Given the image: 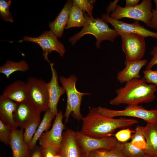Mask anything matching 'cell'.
<instances>
[{"mask_svg": "<svg viewBox=\"0 0 157 157\" xmlns=\"http://www.w3.org/2000/svg\"><path fill=\"white\" fill-rule=\"evenodd\" d=\"M41 113L27 101L17 104L14 114V121L17 127L24 129L31 123L40 118Z\"/></svg>", "mask_w": 157, "mask_h": 157, "instance_id": "13", "label": "cell"}, {"mask_svg": "<svg viewBox=\"0 0 157 157\" xmlns=\"http://www.w3.org/2000/svg\"><path fill=\"white\" fill-rule=\"evenodd\" d=\"M42 147L36 145L31 150L29 157H43Z\"/></svg>", "mask_w": 157, "mask_h": 157, "instance_id": "36", "label": "cell"}, {"mask_svg": "<svg viewBox=\"0 0 157 157\" xmlns=\"http://www.w3.org/2000/svg\"><path fill=\"white\" fill-rule=\"evenodd\" d=\"M73 3L78 6L84 13H86L91 17H92V10L93 4L96 0H74Z\"/></svg>", "mask_w": 157, "mask_h": 157, "instance_id": "31", "label": "cell"}, {"mask_svg": "<svg viewBox=\"0 0 157 157\" xmlns=\"http://www.w3.org/2000/svg\"><path fill=\"white\" fill-rule=\"evenodd\" d=\"M59 80L67 96V105L64 115L65 118V123L68 122L71 114L77 120H81L83 117L80 111V106L82 97L85 95H90V94L81 92L77 90L76 86L77 78L75 75H72L67 78L60 76Z\"/></svg>", "mask_w": 157, "mask_h": 157, "instance_id": "4", "label": "cell"}, {"mask_svg": "<svg viewBox=\"0 0 157 157\" xmlns=\"http://www.w3.org/2000/svg\"><path fill=\"white\" fill-rule=\"evenodd\" d=\"M147 25L151 28L157 30V9H152L151 18Z\"/></svg>", "mask_w": 157, "mask_h": 157, "instance_id": "35", "label": "cell"}, {"mask_svg": "<svg viewBox=\"0 0 157 157\" xmlns=\"http://www.w3.org/2000/svg\"><path fill=\"white\" fill-rule=\"evenodd\" d=\"M17 104L5 97L0 96V119L5 123L17 128L14 119V114Z\"/></svg>", "mask_w": 157, "mask_h": 157, "instance_id": "21", "label": "cell"}, {"mask_svg": "<svg viewBox=\"0 0 157 157\" xmlns=\"http://www.w3.org/2000/svg\"><path fill=\"white\" fill-rule=\"evenodd\" d=\"M22 40L38 44L42 49L44 59L49 63H51L48 56L52 51H56L61 57L64 56L66 52L64 44L58 40L57 37L51 30L44 31L38 37L24 36Z\"/></svg>", "mask_w": 157, "mask_h": 157, "instance_id": "10", "label": "cell"}, {"mask_svg": "<svg viewBox=\"0 0 157 157\" xmlns=\"http://www.w3.org/2000/svg\"><path fill=\"white\" fill-rule=\"evenodd\" d=\"M77 142L83 153L85 157H88L91 151L99 149H110L119 146L121 142L115 137L111 136L98 138L92 137L82 133L76 132Z\"/></svg>", "mask_w": 157, "mask_h": 157, "instance_id": "9", "label": "cell"}, {"mask_svg": "<svg viewBox=\"0 0 157 157\" xmlns=\"http://www.w3.org/2000/svg\"><path fill=\"white\" fill-rule=\"evenodd\" d=\"M119 1V0H116L113 2H110L109 6L106 8V14L109 15L111 12L113 13L115 11L117 5V3Z\"/></svg>", "mask_w": 157, "mask_h": 157, "instance_id": "38", "label": "cell"}, {"mask_svg": "<svg viewBox=\"0 0 157 157\" xmlns=\"http://www.w3.org/2000/svg\"><path fill=\"white\" fill-rule=\"evenodd\" d=\"M144 127L138 126L136 127L134 133L131 138V142L138 148L144 150L146 147L145 138L143 133Z\"/></svg>", "mask_w": 157, "mask_h": 157, "instance_id": "27", "label": "cell"}, {"mask_svg": "<svg viewBox=\"0 0 157 157\" xmlns=\"http://www.w3.org/2000/svg\"><path fill=\"white\" fill-rule=\"evenodd\" d=\"M120 35L122 42V48L126 56L125 65L142 60L146 49L145 37L133 34H123Z\"/></svg>", "mask_w": 157, "mask_h": 157, "instance_id": "8", "label": "cell"}, {"mask_svg": "<svg viewBox=\"0 0 157 157\" xmlns=\"http://www.w3.org/2000/svg\"><path fill=\"white\" fill-rule=\"evenodd\" d=\"M24 129L13 127L9 145L13 157H29L31 150L29 145L24 141Z\"/></svg>", "mask_w": 157, "mask_h": 157, "instance_id": "17", "label": "cell"}, {"mask_svg": "<svg viewBox=\"0 0 157 157\" xmlns=\"http://www.w3.org/2000/svg\"><path fill=\"white\" fill-rule=\"evenodd\" d=\"M13 127L0 119V140L6 145H9Z\"/></svg>", "mask_w": 157, "mask_h": 157, "instance_id": "30", "label": "cell"}, {"mask_svg": "<svg viewBox=\"0 0 157 157\" xmlns=\"http://www.w3.org/2000/svg\"><path fill=\"white\" fill-rule=\"evenodd\" d=\"M143 73L142 78L147 83H152L157 86V68L155 70L145 69Z\"/></svg>", "mask_w": 157, "mask_h": 157, "instance_id": "32", "label": "cell"}, {"mask_svg": "<svg viewBox=\"0 0 157 157\" xmlns=\"http://www.w3.org/2000/svg\"><path fill=\"white\" fill-rule=\"evenodd\" d=\"M27 101L40 112L49 109V99L47 83L43 80L33 76L28 78Z\"/></svg>", "mask_w": 157, "mask_h": 157, "instance_id": "5", "label": "cell"}, {"mask_svg": "<svg viewBox=\"0 0 157 157\" xmlns=\"http://www.w3.org/2000/svg\"><path fill=\"white\" fill-rule=\"evenodd\" d=\"M73 4L72 1L68 0L54 20L49 23L50 30L57 38H61L63 36L64 29L68 22Z\"/></svg>", "mask_w": 157, "mask_h": 157, "instance_id": "18", "label": "cell"}, {"mask_svg": "<svg viewBox=\"0 0 157 157\" xmlns=\"http://www.w3.org/2000/svg\"><path fill=\"white\" fill-rule=\"evenodd\" d=\"M1 95L17 104L26 101L28 97L26 82L21 80L15 81L4 88Z\"/></svg>", "mask_w": 157, "mask_h": 157, "instance_id": "16", "label": "cell"}, {"mask_svg": "<svg viewBox=\"0 0 157 157\" xmlns=\"http://www.w3.org/2000/svg\"><path fill=\"white\" fill-rule=\"evenodd\" d=\"M121 150L126 157H143L146 155L144 150L136 147L130 142L121 143Z\"/></svg>", "mask_w": 157, "mask_h": 157, "instance_id": "25", "label": "cell"}, {"mask_svg": "<svg viewBox=\"0 0 157 157\" xmlns=\"http://www.w3.org/2000/svg\"><path fill=\"white\" fill-rule=\"evenodd\" d=\"M81 120L80 131L85 135L98 138L111 136L117 129L127 127L138 123L133 119L122 117L116 119L105 116L101 114L95 107L90 108L88 114Z\"/></svg>", "mask_w": 157, "mask_h": 157, "instance_id": "1", "label": "cell"}, {"mask_svg": "<svg viewBox=\"0 0 157 157\" xmlns=\"http://www.w3.org/2000/svg\"><path fill=\"white\" fill-rule=\"evenodd\" d=\"M157 90V86L148 84L142 78L134 79L126 83L124 87L117 89L116 96L110 101L109 103L115 106L149 103L155 99V94Z\"/></svg>", "mask_w": 157, "mask_h": 157, "instance_id": "2", "label": "cell"}, {"mask_svg": "<svg viewBox=\"0 0 157 157\" xmlns=\"http://www.w3.org/2000/svg\"><path fill=\"white\" fill-rule=\"evenodd\" d=\"M84 13L78 6L73 3L70 10L68 22L65 29H67L74 27H83L85 22Z\"/></svg>", "mask_w": 157, "mask_h": 157, "instance_id": "24", "label": "cell"}, {"mask_svg": "<svg viewBox=\"0 0 157 157\" xmlns=\"http://www.w3.org/2000/svg\"><path fill=\"white\" fill-rule=\"evenodd\" d=\"M55 157H62L59 153H57L55 155Z\"/></svg>", "mask_w": 157, "mask_h": 157, "instance_id": "40", "label": "cell"}, {"mask_svg": "<svg viewBox=\"0 0 157 157\" xmlns=\"http://www.w3.org/2000/svg\"><path fill=\"white\" fill-rule=\"evenodd\" d=\"M63 112L60 110L55 116L51 129L44 132L38 141L42 147H49L59 153L63 138V131L65 128L63 122Z\"/></svg>", "mask_w": 157, "mask_h": 157, "instance_id": "11", "label": "cell"}, {"mask_svg": "<svg viewBox=\"0 0 157 157\" xmlns=\"http://www.w3.org/2000/svg\"><path fill=\"white\" fill-rule=\"evenodd\" d=\"M11 2L10 0H0V15L2 20L6 22H13L14 19L13 15L9 11Z\"/></svg>", "mask_w": 157, "mask_h": 157, "instance_id": "29", "label": "cell"}, {"mask_svg": "<svg viewBox=\"0 0 157 157\" xmlns=\"http://www.w3.org/2000/svg\"><path fill=\"white\" fill-rule=\"evenodd\" d=\"M120 144L110 149H99L93 151L89 154L88 157H126L121 150Z\"/></svg>", "mask_w": 157, "mask_h": 157, "instance_id": "26", "label": "cell"}, {"mask_svg": "<svg viewBox=\"0 0 157 157\" xmlns=\"http://www.w3.org/2000/svg\"><path fill=\"white\" fill-rule=\"evenodd\" d=\"M134 131H132L129 128L121 130L117 132L115 135V137L120 142H127L132 136L131 133Z\"/></svg>", "mask_w": 157, "mask_h": 157, "instance_id": "33", "label": "cell"}, {"mask_svg": "<svg viewBox=\"0 0 157 157\" xmlns=\"http://www.w3.org/2000/svg\"><path fill=\"white\" fill-rule=\"evenodd\" d=\"M139 0H126L125 7H133L139 4Z\"/></svg>", "mask_w": 157, "mask_h": 157, "instance_id": "39", "label": "cell"}, {"mask_svg": "<svg viewBox=\"0 0 157 157\" xmlns=\"http://www.w3.org/2000/svg\"><path fill=\"white\" fill-rule=\"evenodd\" d=\"M150 53L152 57L147 65L146 69H151L154 65L157 64V44L153 48Z\"/></svg>", "mask_w": 157, "mask_h": 157, "instance_id": "34", "label": "cell"}, {"mask_svg": "<svg viewBox=\"0 0 157 157\" xmlns=\"http://www.w3.org/2000/svg\"><path fill=\"white\" fill-rule=\"evenodd\" d=\"M154 1L156 5V8L155 9H157V0H154Z\"/></svg>", "mask_w": 157, "mask_h": 157, "instance_id": "41", "label": "cell"}, {"mask_svg": "<svg viewBox=\"0 0 157 157\" xmlns=\"http://www.w3.org/2000/svg\"><path fill=\"white\" fill-rule=\"evenodd\" d=\"M156 106H157V104H156Z\"/></svg>", "mask_w": 157, "mask_h": 157, "instance_id": "43", "label": "cell"}, {"mask_svg": "<svg viewBox=\"0 0 157 157\" xmlns=\"http://www.w3.org/2000/svg\"><path fill=\"white\" fill-rule=\"evenodd\" d=\"M143 132L146 142L144 150L145 154L157 156V123H147L144 127Z\"/></svg>", "mask_w": 157, "mask_h": 157, "instance_id": "20", "label": "cell"}, {"mask_svg": "<svg viewBox=\"0 0 157 157\" xmlns=\"http://www.w3.org/2000/svg\"><path fill=\"white\" fill-rule=\"evenodd\" d=\"M147 63V60L144 59L127 64L125 65L124 68L118 73L117 76V80L122 84L134 79L140 78V70Z\"/></svg>", "mask_w": 157, "mask_h": 157, "instance_id": "19", "label": "cell"}, {"mask_svg": "<svg viewBox=\"0 0 157 157\" xmlns=\"http://www.w3.org/2000/svg\"><path fill=\"white\" fill-rule=\"evenodd\" d=\"M52 72L51 79L47 83L48 92L49 109L53 115L56 116L58 111L57 106L61 96L65 92L63 86L59 85L57 72L53 67V63H50Z\"/></svg>", "mask_w": 157, "mask_h": 157, "instance_id": "14", "label": "cell"}, {"mask_svg": "<svg viewBox=\"0 0 157 157\" xmlns=\"http://www.w3.org/2000/svg\"><path fill=\"white\" fill-rule=\"evenodd\" d=\"M29 69L28 64L24 60L18 62L8 60L0 66V73L4 74L7 78H8L11 75L15 72H25L28 71Z\"/></svg>", "mask_w": 157, "mask_h": 157, "instance_id": "23", "label": "cell"}, {"mask_svg": "<svg viewBox=\"0 0 157 157\" xmlns=\"http://www.w3.org/2000/svg\"><path fill=\"white\" fill-rule=\"evenodd\" d=\"M43 157H55L58 153L53 149L49 147H42Z\"/></svg>", "mask_w": 157, "mask_h": 157, "instance_id": "37", "label": "cell"}, {"mask_svg": "<svg viewBox=\"0 0 157 157\" xmlns=\"http://www.w3.org/2000/svg\"><path fill=\"white\" fill-rule=\"evenodd\" d=\"M143 157H157V156H149L148 155H147L146 154L145 155V156Z\"/></svg>", "mask_w": 157, "mask_h": 157, "instance_id": "42", "label": "cell"}, {"mask_svg": "<svg viewBox=\"0 0 157 157\" xmlns=\"http://www.w3.org/2000/svg\"><path fill=\"white\" fill-rule=\"evenodd\" d=\"M101 18L110 24L119 35L123 34H133L144 37H151L157 39V32L150 31L141 25L139 21L135 20L133 23H127L114 19L109 15L103 13Z\"/></svg>", "mask_w": 157, "mask_h": 157, "instance_id": "12", "label": "cell"}, {"mask_svg": "<svg viewBox=\"0 0 157 157\" xmlns=\"http://www.w3.org/2000/svg\"><path fill=\"white\" fill-rule=\"evenodd\" d=\"M55 116L48 109L45 112L43 119L40 124L33 138L29 144L30 150L37 144L36 143L42 134L48 131L51 125V122Z\"/></svg>", "mask_w": 157, "mask_h": 157, "instance_id": "22", "label": "cell"}, {"mask_svg": "<svg viewBox=\"0 0 157 157\" xmlns=\"http://www.w3.org/2000/svg\"><path fill=\"white\" fill-rule=\"evenodd\" d=\"M152 8L151 0H143L141 3L133 7H123L118 5L110 17L117 20L124 18L132 19L147 25L152 17Z\"/></svg>", "mask_w": 157, "mask_h": 157, "instance_id": "6", "label": "cell"}, {"mask_svg": "<svg viewBox=\"0 0 157 157\" xmlns=\"http://www.w3.org/2000/svg\"><path fill=\"white\" fill-rule=\"evenodd\" d=\"M84 15L85 22L83 28L68 39L73 46L84 35L91 34L95 37L96 46L97 49H99L100 44L103 41L108 40L113 42L115 39L120 35L114 29L110 28L107 23L102 19L94 18L86 13Z\"/></svg>", "mask_w": 157, "mask_h": 157, "instance_id": "3", "label": "cell"}, {"mask_svg": "<svg viewBox=\"0 0 157 157\" xmlns=\"http://www.w3.org/2000/svg\"><path fill=\"white\" fill-rule=\"evenodd\" d=\"M41 121L40 118H39L31 123L24 129L25 130L23 134V139L24 142L28 145L31 142Z\"/></svg>", "mask_w": 157, "mask_h": 157, "instance_id": "28", "label": "cell"}, {"mask_svg": "<svg viewBox=\"0 0 157 157\" xmlns=\"http://www.w3.org/2000/svg\"><path fill=\"white\" fill-rule=\"evenodd\" d=\"M62 157H85L78 144L76 132L67 129L63 133L62 140L58 153Z\"/></svg>", "mask_w": 157, "mask_h": 157, "instance_id": "15", "label": "cell"}, {"mask_svg": "<svg viewBox=\"0 0 157 157\" xmlns=\"http://www.w3.org/2000/svg\"><path fill=\"white\" fill-rule=\"evenodd\" d=\"M100 113L105 116L114 118L118 116H128L142 119L147 123H157V109L148 110L141 105H127L122 110H115L99 106Z\"/></svg>", "mask_w": 157, "mask_h": 157, "instance_id": "7", "label": "cell"}]
</instances>
